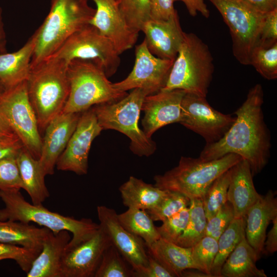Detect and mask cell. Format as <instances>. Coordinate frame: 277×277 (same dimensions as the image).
Returning <instances> with one entry per match:
<instances>
[{
	"mask_svg": "<svg viewBox=\"0 0 277 277\" xmlns=\"http://www.w3.org/2000/svg\"><path fill=\"white\" fill-rule=\"evenodd\" d=\"M263 103V87L257 84L250 89L246 100L234 112L235 121L228 130L217 141L206 144L199 157L210 161L234 153L248 163L253 176L260 172L268 162L271 147Z\"/></svg>",
	"mask_w": 277,
	"mask_h": 277,
	"instance_id": "cell-1",
	"label": "cell"
},
{
	"mask_svg": "<svg viewBox=\"0 0 277 277\" xmlns=\"http://www.w3.org/2000/svg\"><path fill=\"white\" fill-rule=\"evenodd\" d=\"M67 69L64 61L52 57L31 67L27 89L39 130L63 112L70 90Z\"/></svg>",
	"mask_w": 277,
	"mask_h": 277,
	"instance_id": "cell-2",
	"label": "cell"
},
{
	"mask_svg": "<svg viewBox=\"0 0 277 277\" xmlns=\"http://www.w3.org/2000/svg\"><path fill=\"white\" fill-rule=\"evenodd\" d=\"M88 0H51L50 11L34 32L31 67L52 55L72 34L89 24L95 9Z\"/></svg>",
	"mask_w": 277,
	"mask_h": 277,
	"instance_id": "cell-3",
	"label": "cell"
},
{
	"mask_svg": "<svg viewBox=\"0 0 277 277\" xmlns=\"http://www.w3.org/2000/svg\"><path fill=\"white\" fill-rule=\"evenodd\" d=\"M0 198L5 205L0 209V221L34 222L54 233L67 230L72 233V237L66 247H73L87 240L100 229L99 224L90 219L77 220L50 211L42 204H30L20 190H0Z\"/></svg>",
	"mask_w": 277,
	"mask_h": 277,
	"instance_id": "cell-4",
	"label": "cell"
},
{
	"mask_svg": "<svg viewBox=\"0 0 277 277\" xmlns=\"http://www.w3.org/2000/svg\"><path fill=\"white\" fill-rule=\"evenodd\" d=\"M242 159L234 153L210 161L182 156L176 167L154 176V185L181 193L189 200L202 199L216 179Z\"/></svg>",
	"mask_w": 277,
	"mask_h": 277,
	"instance_id": "cell-5",
	"label": "cell"
},
{
	"mask_svg": "<svg viewBox=\"0 0 277 277\" xmlns=\"http://www.w3.org/2000/svg\"><path fill=\"white\" fill-rule=\"evenodd\" d=\"M67 72L70 90L62 112L82 113L96 105L119 101L128 94L116 89L102 67L94 61L73 60Z\"/></svg>",
	"mask_w": 277,
	"mask_h": 277,
	"instance_id": "cell-6",
	"label": "cell"
},
{
	"mask_svg": "<svg viewBox=\"0 0 277 277\" xmlns=\"http://www.w3.org/2000/svg\"><path fill=\"white\" fill-rule=\"evenodd\" d=\"M214 72L208 46L193 33H184L167 82L161 90H184L206 97Z\"/></svg>",
	"mask_w": 277,
	"mask_h": 277,
	"instance_id": "cell-7",
	"label": "cell"
},
{
	"mask_svg": "<svg viewBox=\"0 0 277 277\" xmlns=\"http://www.w3.org/2000/svg\"><path fill=\"white\" fill-rule=\"evenodd\" d=\"M146 95L144 90L135 88L119 101L92 107L103 130L113 129L126 135L130 140V149L140 156H149L156 149L155 143L138 126L142 104Z\"/></svg>",
	"mask_w": 277,
	"mask_h": 277,
	"instance_id": "cell-8",
	"label": "cell"
},
{
	"mask_svg": "<svg viewBox=\"0 0 277 277\" xmlns=\"http://www.w3.org/2000/svg\"><path fill=\"white\" fill-rule=\"evenodd\" d=\"M209 1L219 10L229 29L234 56L240 64L249 65L265 13L242 0Z\"/></svg>",
	"mask_w": 277,
	"mask_h": 277,
	"instance_id": "cell-9",
	"label": "cell"
},
{
	"mask_svg": "<svg viewBox=\"0 0 277 277\" xmlns=\"http://www.w3.org/2000/svg\"><path fill=\"white\" fill-rule=\"evenodd\" d=\"M0 111L23 146L38 159L42 138L37 117L28 96L26 81L5 90L0 95Z\"/></svg>",
	"mask_w": 277,
	"mask_h": 277,
	"instance_id": "cell-10",
	"label": "cell"
},
{
	"mask_svg": "<svg viewBox=\"0 0 277 277\" xmlns=\"http://www.w3.org/2000/svg\"><path fill=\"white\" fill-rule=\"evenodd\" d=\"M119 55L107 38L88 24L68 37L50 57L61 60L67 65L74 59L94 61L102 67L109 77L120 66Z\"/></svg>",
	"mask_w": 277,
	"mask_h": 277,
	"instance_id": "cell-11",
	"label": "cell"
},
{
	"mask_svg": "<svg viewBox=\"0 0 277 277\" xmlns=\"http://www.w3.org/2000/svg\"><path fill=\"white\" fill-rule=\"evenodd\" d=\"M206 97L186 92L181 103V124L202 136L206 144L219 140L228 130L235 116L212 108Z\"/></svg>",
	"mask_w": 277,
	"mask_h": 277,
	"instance_id": "cell-12",
	"label": "cell"
},
{
	"mask_svg": "<svg viewBox=\"0 0 277 277\" xmlns=\"http://www.w3.org/2000/svg\"><path fill=\"white\" fill-rule=\"evenodd\" d=\"M135 62L132 70L124 80L113 83L122 91L140 88L148 95L160 91L165 86L174 61L152 54L144 40L135 47Z\"/></svg>",
	"mask_w": 277,
	"mask_h": 277,
	"instance_id": "cell-13",
	"label": "cell"
},
{
	"mask_svg": "<svg viewBox=\"0 0 277 277\" xmlns=\"http://www.w3.org/2000/svg\"><path fill=\"white\" fill-rule=\"evenodd\" d=\"M97 214L101 230L130 264L133 270V277L147 266L148 253L144 240L124 228L118 221L115 210L104 205L97 207Z\"/></svg>",
	"mask_w": 277,
	"mask_h": 277,
	"instance_id": "cell-14",
	"label": "cell"
},
{
	"mask_svg": "<svg viewBox=\"0 0 277 277\" xmlns=\"http://www.w3.org/2000/svg\"><path fill=\"white\" fill-rule=\"evenodd\" d=\"M102 130L92 107L82 112L66 148L57 160V169L86 174L91 144Z\"/></svg>",
	"mask_w": 277,
	"mask_h": 277,
	"instance_id": "cell-15",
	"label": "cell"
},
{
	"mask_svg": "<svg viewBox=\"0 0 277 277\" xmlns=\"http://www.w3.org/2000/svg\"><path fill=\"white\" fill-rule=\"evenodd\" d=\"M111 244L100 228L92 236L72 247H66L60 277H94L103 254Z\"/></svg>",
	"mask_w": 277,
	"mask_h": 277,
	"instance_id": "cell-16",
	"label": "cell"
},
{
	"mask_svg": "<svg viewBox=\"0 0 277 277\" xmlns=\"http://www.w3.org/2000/svg\"><path fill=\"white\" fill-rule=\"evenodd\" d=\"M96 5L95 12L89 22L107 38L121 54L136 43L138 32L127 24L117 6L111 0H92Z\"/></svg>",
	"mask_w": 277,
	"mask_h": 277,
	"instance_id": "cell-17",
	"label": "cell"
},
{
	"mask_svg": "<svg viewBox=\"0 0 277 277\" xmlns=\"http://www.w3.org/2000/svg\"><path fill=\"white\" fill-rule=\"evenodd\" d=\"M186 92L181 89L160 90L146 95L141 111L144 113L142 120L143 132L149 138L159 129L181 120V103Z\"/></svg>",
	"mask_w": 277,
	"mask_h": 277,
	"instance_id": "cell-18",
	"label": "cell"
},
{
	"mask_svg": "<svg viewBox=\"0 0 277 277\" xmlns=\"http://www.w3.org/2000/svg\"><path fill=\"white\" fill-rule=\"evenodd\" d=\"M81 114L62 112L45 129L38 160L46 175L54 173L57 160L66 148Z\"/></svg>",
	"mask_w": 277,
	"mask_h": 277,
	"instance_id": "cell-19",
	"label": "cell"
},
{
	"mask_svg": "<svg viewBox=\"0 0 277 277\" xmlns=\"http://www.w3.org/2000/svg\"><path fill=\"white\" fill-rule=\"evenodd\" d=\"M141 31L150 52L156 57L174 61L183 41V31L177 12L166 21L150 19Z\"/></svg>",
	"mask_w": 277,
	"mask_h": 277,
	"instance_id": "cell-20",
	"label": "cell"
},
{
	"mask_svg": "<svg viewBox=\"0 0 277 277\" xmlns=\"http://www.w3.org/2000/svg\"><path fill=\"white\" fill-rule=\"evenodd\" d=\"M276 217L277 199L271 190L262 195L247 212L245 237L260 256L263 251L267 228Z\"/></svg>",
	"mask_w": 277,
	"mask_h": 277,
	"instance_id": "cell-21",
	"label": "cell"
},
{
	"mask_svg": "<svg viewBox=\"0 0 277 277\" xmlns=\"http://www.w3.org/2000/svg\"><path fill=\"white\" fill-rule=\"evenodd\" d=\"M227 201L232 205L234 218L245 217L248 209L261 197L256 190L248 163L242 159L230 169Z\"/></svg>",
	"mask_w": 277,
	"mask_h": 277,
	"instance_id": "cell-22",
	"label": "cell"
},
{
	"mask_svg": "<svg viewBox=\"0 0 277 277\" xmlns=\"http://www.w3.org/2000/svg\"><path fill=\"white\" fill-rule=\"evenodd\" d=\"M69 232L52 231L44 241L42 249L33 261L27 277H60L61 262L70 241Z\"/></svg>",
	"mask_w": 277,
	"mask_h": 277,
	"instance_id": "cell-23",
	"label": "cell"
},
{
	"mask_svg": "<svg viewBox=\"0 0 277 277\" xmlns=\"http://www.w3.org/2000/svg\"><path fill=\"white\" fill-rule=\"evenodd\" d=\"M35 42L34 33L19 50L0 54V81L5 90L27 80Z\"/></svg>",
	"mask_w": 277,
	"mask_h": 277,
	"instance_id": "cell-24",
	"label": "cell"
},
{
	"mask_svg": "<svg viewBox=\"0 0 277 277\" xmlns=\"http://www.w3.org/2000/svg\"><path fill=\"white\" fill-rule=\"evenodd\" d=\"M22 189L29 194L32 203L41 205L50 196L45 183V174L38 159L24 147L16 157Z\"/></svg>",
	"mask_w": 277,
	"mask_h": 277,
	"instance_id": "cell-25",
	"label": "cell"
},
{
	"mask_svg": "<svg viewBox=\"0 0 277 277\" xmlns=\"http://www.w3.org/2000/svg\"><path fill=\"white\" fill-rule=\"evenodd\" d=\"M51 231L18 221H0V242L25 247L39 253Z\"/></svg>",
	"mask_w": 277,
	"mask_h": 277,
	"instance_id": "cell-26",
	"label": "cell"
},
{
	"mask_svg": "<svg viewBox=\"0 0 277 277\" xmlns=\"http://www.w3.org/2000/svg\"><path fill=\"white\" fill-rule=\"evenodd\" d=\"M260 257L244 236L223 264L221 276L267 277L264 271L256 266Z\"/></svg>",
	"mask_w": 277,
	"mask_h": 277,
	"instance_id": "cell-27",
	"label": "cell"
},
{
	"mask_svg": "<svg viewBox=\"0 0 277 277\" xmlns=\"http://www.w3.org/2000/svg\"><path fill=\"white\" fill-rule=\"evenodd\" d=\"M148 253L174 276H181L186 269H194L191 256V247H184L160 238L146 246Z\"/></svg>",
	"mask_w": 277,
	"mask_h": 277,
	"instance_id": "cell-28",
	"label": "cell"
},
{
	"mask_svg": "<svg viewBox=\"0 0 277 277\" xmlns=\"http://www.w3.org/2000/svg\"><path fill=\"white\" fill-rule=\"evenodd\" d=\"M123 204L128 208L147 210L162 200L167 191L131 176L119 188Z\"/></svg>",
	"mask_w": 277,
	"mask_h": 277,
	"instance_id": "cell-29",
	"label": "cell"
},
{
	"mask_svg": "<svg viewBox=\"0 0 277 277\" xmlns=\"http://www.w3.org/2000/svg\"><path fill=\"white\" fill-rule=\"evenodd\" d=\"M117 218L124 228L142 238L146 246L160 238L153 221L145 210L128 208L126 211L117 214Z\"/></svg>",
	"mask_w": 277,
	"mask_h": 277,
	"instance_id": "cell-30",
	"label": "cell"
},
{
	"mask_svg": "<svg viewBox=\"0 0 277 277\" xmlns=\"http://www.w3.org/2000/svg\"><path fill=\"white\" fill-rule=\"evenodd\" d=\"M245 216L234 218L218 239V251L211 270L212 277H222L221 270L223 264L245 236Z\"/></svg>",
	"mask_w": 277,
	"mask_h": 277,
	"instance_id": "cell-31",
	"label": "cell"
},
{
	"mask_svg": "<svg viewBox=\"0 0 277 277\" xmlns=\"http://www.w3.org/2000/svg\"><path fill=\"white\" fill-rule=\"evenodd\" d=\"M189 215L186 226L176 244L191 247L205 236L207 220L201 199L190 200Z\"/></svg>",
	"mask_w": 277,
	"mask_h": 277,
	"instance_id": "cell-32",
	"label": "cell"
},
{
	"mask_svg": "<svg viewBox=\"0 0 277 277\" xmlns=\"http://www.w3.org/2000/svg\"><path fill=\"white\" fill-rule=\"evenodd\" d=\"M130 264L111 244L105 250L94 277H132Z\"/></svg>",
	"mask_w": 277,
	"mask_h": 277,
	"instance_id": "cell-33",
	"label": "cell"
},
{
	"mask_svg": "<svg viewBox=\"0 0 277 277\" xmlns=\"http://www.w3.org/2000/svg\"><path fill=\"white\" fill-rule=\"evenodd\" d=\"M230 176L229 169L213 181L201 199L207 220L228 201L227 191Z\"/></svg>",
	"mask_w": 277,
	"mask_h": 277,
	"instance_id": "cell-34",
	"label": "cell"
},
{
	"mask_svg": "<svg viewBox=\"0 0 277 277\" xmlns=\"http://www.w3.org/2000/svg\"><path fill=\"white\" fill-rule=\"evenodd\" d=\"M191 248V260L194 269L212 277L211 270L218 251L217 240L205 235Z\"/></svg>",
	"mask_w": 277,
	"mask_h": 277,
	"instance_id": "cell-35",
	"label": "cell"
},
{
	"mask_svg": "<svg viewBox=\"0 0 277 277\" xmlns=\"http://www.w3.org/2000/svg\"><path fill=\"white\" fill-rule=\"evenodd\" d=\"M250 65L268 80L277 78V43L269 48L256 46L253 50Z\"/></svg>",
	"mask_w": 277,
	"mask_h": 277,
	"instance_id": "cell-36",
	"label": "cell"
},
{
	"mask_svg": "<svg viewBox=\"0 0 277 277\" xmlns=\"http://www.w3.org/2000/svg\"><path fill=\"white\" fill-rule=\"evenodd\" d=\"M190 200L179 192L167 191L162 200L152 209L146 210L153 221H164L189 205Z\"/></svg>",
	"mask_w": 277,
	"mask_h": 277,
	"instance_id": "cell-37",
	"label": "cell"
},
{
	"mask_svg": "<svg viewBox=\"0 0 277 277\" xmlns=\"http://www.w3.org/2000/svg\"><path fill=\"white\" fill-rule=\"evenodd\" d=\"M117 7L128 25L137 32L150 19L149 0H120Z\"/></svg>",
	"mask_w": 277,
	"mask_h": 277,
	"instance_id": "cell-38",
	"label": "cell"
},
{
	"mask_svg": "<svg viewBox=\"0 0 277 277\" xmlns=\"http://www.w3.org/2000/svg\"><path fill=\"white\" fill-rule=\"evenodd\" d=\"M189 215L188 207L163 221L161 226L156 227L160 238L176 243L186 226Z\"/></svg>",
	"mask_w": 277,
	"mask_h": 277,
	"instance_id": "cell-39",
	"label": "cell"
},
{
	"mask_svg": "<svg viewBox=\"0 0 277 277\" xmlns=\"http://www.w3.org/2000/svg\"><path fill=\"white\" fill-rule=\"evenodd\" d=\"M39 253L25 247L0 242V258L15 261L21 269L26 273Z\"/></svg>",
	"mask_w": 277,
	"mask_h": 277,
	"instance_id": "cell-40",
	"label": "cell"
},
{
	"mask_svg": "<svg viewBox=\"0 0 277 277\" xmlns=\"http://www.w3.org/2000/svg\"><path fill=\"white\" fill-rule=\"evenodd\" d=\"M16 157L11 156L0 160V190L22 189Z\"/></svg>",
	"mask_w": 277,
	"mask_h": 277,
	"instance_id": "cell-41",
	"label": "cell"
},
{
	"mask_svg": "<svg viewBox=\"0 0 277 277\" xmlns=\"http://www.w3.org/2000/svg\"><path fill=\"white\" fill-rule=\"evenodd\" d=\"M234 219L233 207L227 201L213 216L207 220L205 235L217 240Z\"/></svg>",
	"mask_w": 277,
	"mask_h": 277,
	"instance_id": "cell-42",
	"label": "cell"
},
{
	"mask_svg": "<svg viewBox=\"0 0 277 277\" xmlns=\"http://www.w3.org/2000/svg\"><path fill=\"white\" fill-rule=\"evenodd\" d=\"M277 43V8L265 13L257 46L269 48Z\"/></svg>",
	"mask_w": 277,
	"mask_h": 277,
	"instance_id": "cell-43",
	"label": "cell"
},
{
	"mask_svg": "<svg viewBox=\"0 0 277 277\" xmlns=\"http://www.w3.org/2000/svg\"><path fill=\"white\" fill-rule=\"evenodd\" d=\"M149 1L150 19L166 21L177 12L173 6L176 0Z\"/></svg>",
	"mask_w": 277,
	"mask_h": 277,
	"instance_id": "cell-44",
	"label": "cell"
},
{
	"mask_svg": "<svg viewBox=\"0 0 277 277\" xmlns=\"http://www.w3.org/2000/svg\"><path fill=\"white\" fill-rule=\"evenodd\" d=\"M136 277H174V276L148 253V263L147 267L137 274Z\"/></svg>",
	"mask_w": 277,
	"mask_h": 277,
	"instance_id": "cell-45",
	"label": "cell"
},
{
	"mask_svg": "<svg viewBox=\"0 0 277 277\" xmlns=\"http://www.w3.org/2000/svg\"><path fill=\"white\" fill-rule=\"evenodd\" d=\"M23 145L16 135L0 141V160L16 156L23 147Z\"/></svg>",
	"mask_w": 277,
	"mask_h": 277,
	"instance_id": "cell-46",
	"label": "cell"
},
{
	"mask_svg": "<svg viewBox=\"0 0 277 277\" xmlns=\"http://www.w3.org/2000/svg\"><path fill=\"white\" fill-rule=\"evenodd\" d=\"M272 227L266 235L263 252L271 254L277 250V217L272 221Z\"/></svg>",
	"mask_w": 277,
	"mask_h": 277,
	"instance_id": "cell-47",
	"label": "cell"
},
{
	"mask_svg": "<svg viewBox=\"0 0 277 277\" xmlns=\"http://www.w3.org/2000/svg\"><path fill=\"white\" fill-rule=\"evenodd\" d=\"M178 1L184 3L189 14L192 16H195L197 13H200L206 18L210 15V12L204 0H176Z\"/></svg>",
	"mask_w": 277,
	"mask_h": 277,
	"instance_id": "cell-48",
	"label": "cell"
},
{
	"mask_svg": "<svg viewBox=\"0 0 277 277\" xmlns=\"http://www.w3.org/2000/svg\"><path fill=\"white\" fill-rule=\"evenodd\" d=\"M258 11L266 13L277 8V0H242Z\"/></svg>",
	"mask_w": 277,
	"mask_h": 277,
	"instance_id": "cell-49",
	"label": "cell"
},
{
	"mask_svg": "<svg viewBox=\"0 0 277 277\" xmlns=\"http://www.w3.org/2000/svg\"><path fill=\"white\" fill-rule=\"evenodd\" d=\"M16 135L0 111V141Z\"/></svg>",
	"mask_w": 277,
	"mask_h": 277,
	"instance_id": "cell-50",
	"label": "cell"
},
{
	"mask_svg": "<svg viewBox=\"0 0 277 277\" xmlns=\"http://www.w3.org/2000/svg\"><path fill=\"white\" fill-rule=\"evenodd\" d=\"M3 10L0 7V54L7 52L6 37L3 22Z\"/></svg>",
	"mask_w": 277,
	"mask_h": 277,
	"instance_id": "cell-51",
	"label": "cell"
},
{
	"mask_svg": "<svg viewBox=\"0 0 277 277\" xmlns=\"http://www.w3.org/2000/svg\"><path fill=\"white\" fill-rule=\"evenodd\" d=\"M190 268L184 270L181 274V276L189 277H210L208 274L197 269Z\"/></svg>",
	"mask_w": 277,
	"mask_h": 277,
	"instance_id": "cell-52",
	"label": "cell"
},
{
	"mask_svg": "<svg viewBox=\"0 0 277 277\" xmlns=\"http://www.w3.org/2000/svg\"><path fill=\"white\" fill-rule=\"evenodd\" d=\"M5 90V89L2 83L0 81V95L4 92V91Z\"/></svg>",
	"mask_w": 277,
	"mask_h": 277,
	"instance_id": "cell-53",
	"label": "cell"
},
{
	"mask_svg": "<svg viewBox=\"0 0 277 277\" xmlns=\"http://www.w3.org/2000/svg\"><path fill=\"white\" fill-rule=\"evenodd\" d=\"M114 4H115L117 6L118 5L120 0H111Z\"/></svg>",
	"mask_w": 277,
	"mask_h": 277,
	"instance_id": "cell-54",
	"label": "cell"
},
{
	"mask_svg": "<svg viewBox=\"0 0 277 277\" xmlns=\"http://www.w3.org/2000/svg\"><path fill=\"white\" fill-rule=\"evenodd\" d=\"M3 259L0 258V261L3 260Z\"/></svg>",
	"mask_w": 277,
	"mask_h": 277,
	"instance_id": "cell-55",
	"label": "cell"
}]
</instances>
